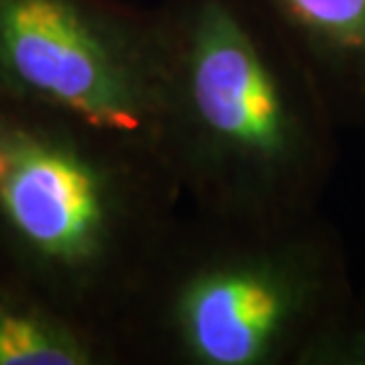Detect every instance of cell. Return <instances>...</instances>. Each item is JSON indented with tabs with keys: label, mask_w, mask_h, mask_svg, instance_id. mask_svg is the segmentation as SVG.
<instances>
[{
	"label": "cell",
	"mask_w": 365,
	"mask_h": 365,
	"mask_svg": "<svg viewBox=\"0 0 365 365\" xmlns=\"http://www.w3.org/2000/svg\"><path fill=\"white\" fill-rule=\"evenodd\" d=\"M159 155L197 211L282 221L320 211L339 126L316 78L254 0H164Z\"/></svg>",
	"instance_id": "cell-1"
},
{
	"label": "cell",
	"mask_w": 365,
	"mask_h": 365,
	"mask_svg": "<svg viewBox=\"0 0 365 365\" xmlns=\"http://www.w3.org/2000/svg\"><path fill=\"white\" fill-rule=\"evenodd\" d=\"M323 211L250 221L178 214L116 323L121 365H302L354 294Z\"/></svg>",
	"instance_id": "cell-2"
},
{
	"label": "cell",
	"mask_w": 365,
	"mask_h": 365,
	"mask_svg": "<svg viewBox=\"0 0 365 365\" xmlns=\"http://www.w3.org/2000/svg\"><path fill=\"white\" fill-rule=\"evenodd\" d=\"M180 202L155 148L0 88V257L114 341Z\"/></svg>",
	"instance_id": "cell-3"
},
{
	"label": "cell",
	"mask_w": 365,
	"mask_h": 365,
	"mask_svg": "<svg viewBox=\"0 0 365 365\" xmlns=\"http://www.w3.org/2000/svg\"><path fill=\"white\" fill-rule=\"evenodd\" d=\"M0 88L159 152V26L121 0H0Z\"/></svg>",
	"instance_id": "cell-4"
},
{
	"label": "cell",
	"mask_w": 365,
	"mask_h": 365,
	"mask_svg": "<svg viewBox=\"0 0 365 365\" xmlns=\"http://www.w3.org/2000/svg\"><path fill=\"white\" fill-rule=\"evenodd\" d=\"M297 50L339 126L365 130V0H254Z\"/></svg>",
	"instance_id": "cell-5"
},
{
	"label": "cell",
	"mask_w": 365,
	"mask_h": 365,
	"mask_svg": "<svg viewBox=\"0 0 365 365\" xmlns=\"http://www.w3.org/2000/svg\"><path fill=\"white\" fill-rule=\"evenodd\" d=\"M0 365H121L112 334L0 257Z\"/></svg>",
	"instance_id": "cell-6"
},
{
	"label": "cell",
	"mask_w": 365,
	"mask_h": 365,
	"mask_svg": "<svg viewBox=\"0 0 365 365\" xmlns=\"http://www.w3.org/2000/svg\"><path fill=\"white\" fill-rule=\"evenodd\" d=\"M302 365H365V292H356L306 349Z\"/></svg>",
	"instance_id": "cell-7"
}]
</instances>
